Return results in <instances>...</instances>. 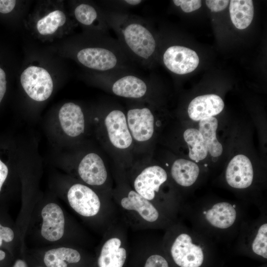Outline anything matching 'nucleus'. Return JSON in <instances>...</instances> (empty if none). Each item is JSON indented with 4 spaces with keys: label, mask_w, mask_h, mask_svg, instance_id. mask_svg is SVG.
<instances>
[{
    "label": "nucleus",
    "mask_w": 267,
    "mask_h": 267,
    "mask_svg": "<svg viewBox=\"0 0 267 267\" xmlns=\"http://www.w3.org/2000/svg\"><path fill=\"white\" fill-rule=\"evenodd\" d=\"M28 219L24 233H31L39 248L59 245L84 248L91 245L87 231L57 202L35 204Z\"/></svg>",
    "instance_id": "nucleus-1"
},
{
    "label": "nucleus",
    "mask_w": 267,
    "mask_h": 267,
    "mask_svg": "<svg viewBox=\"0 0 267 267\" xmlns=\"http://www.w3.org/2000/svg\"><path fill=\"white\" fill-rule=\"evenodd\" d=\"M111 196L119 217L129 228L146 230L166 226L170 222L168 212L137 193L126 179H117Z\"/></svg>",
    "instance_id": "nucleus-2"
},
{
    "label": "nucleus",
    "mask_w": 267,
    "mask_h": 267,
    "mask_svg": "<svg viewBox=\"0 0 267 267\" xmlns=\"http://www.w3.org/2000/svg\"><path fill=\"white\" fill-rule=\"evenodd\" d=\"M66 200L88 226L101 235L120 218L111 195L84 183L71 185L67 190Z\"/></svg>",
    "instance_id": "nucleus-3"
},
{
    "label": "nucleus",
    "mask_w": 267,
    "mask_h": 267,
    "mask_svg": "<svg viewBox=\"0 0 267 267\" xmlns=\"http://www.w3.org/2000/svg\"><path fill=\"white\" fill-rule=\"evenodd\" d=\"M117 32L122 45L134 59L146 64L153 56L156 42L146 24L128 16L106 18Z\"/></svg>",
    "instance_id": "nucleus-4"
},
{
    "label": "nucleus",
    "mask_w": 267,
    "mask_h": 267,
    "mask_svg": "<svg viewBox=\"0 0 267 267\" xmlns=\"http://www.w3.org/2000/svg\"><path fill=\"white\" fill-rule=\"evenodd\" d=\"M170 229L162 244L167 248L174 263L178 267H200L204 260L202 248L193 243L188 233Z\"/></svg>",
    "instance_id": "nucleus-5"
},
{
    "label": "nucleus",
    "mask_w": 267,
    "mask_h": 267,
    "mask_svg": "<svg viewBox=\"0 0 267 267\" xmlns=\"http://www.w3.org/2000/svg\"><path fill=\"white\" fill-rule=\"evenodd\" d=\"M167 179V173L162 167L151 165L134 172L131 176L130 180H127L137 193L165 210L161 205L159 193Z\"/></svg>",
    "instance_id": "nucleus-6"
},
{
    "label": "nucleus",
    "mask_w": 267,
    "mask_h": 267,
    "mask_svg": "<svg viewBox=\"0 0 267 267\" xmlns=\"http://www.w3.org/2000/svg\"><path fill=\"white\" fill-rule=\"evenodd\" d=\"M86 254L84 247L59 245L38 249L32 256L45 267H80Z\"/></svg>",
    "instance_id": "nucleus-7"
},
{
    "label": "nucleus",
    "mask_w": 267,
    "mask_h": 267,
    "mask_svg": "<svg viewBox=\"0 0 267 267\" xmlns=\"http://www.w3.org/2000/svg\"><path fill=\"white\" fill-rule=\"evenodd\" d=\"M78 174L84 184L111 195L110 178L102 158L95 153L87 154L80 162Z\"/></svg>",
    "instance_id": "nucleus-8"
},
{
    "label": "nucleus",
    "mask_w": 267,
    "mask_h": 267,
    "mask_svg": "<svg viewBox=\"0 0 267 267\" xmlns=\"http://www.w3.org/2000/svg\"><path fill=\"white\" fill-rule=\"evenodd\" d=\"M77 58L85 66L101 72L117 69L123 63L121 54L115 48L108 44L80 49L77 53Z\"/></svg>",
    "instance_id": "nucleus-9"
},
{
    "label": "nucleus",
    "mask_w": 267,
    "mask_h": 267,
    "mask_svg": "<svg viewBox=\"0 0 267 267\" xmlns=\"http://www.w3.org/2000/svg\"><path fill=\"white\" fill-rule=\"evenodd\" d=\"M20 81L28 95L32 99L43 101L51 95L53 89L52 78L44 68L31 66L22 73Z\"/></svg>",
    "instance_id": "nucleus-10"
},
{
    "label": "nucleus",
    "mask_w": 267,
    "mask_h": 267,
    "mask_svg": "<svg viewBox=\"0 0 267 267\" xmlns=\"http://www.w3.org/2000/svg\"><path fill=\"white\" fill-rule=\"evenodd\" d=\"M163 60L172 72L183 75L193 71L198 66L199 59L194 50L180 45H173L165 51Z\"/></svg>",
    "instance_id": "nucleus-11"
},
{
    "label": "nucleus",
    "mask_w": 267,
    "mask_h": 267,
    "mask_svg": "<svg viewBox=\"0 0 267 267\" xmlns=\"http://www.w3.org/2000/svg\"><path fill=\"white\" fill-rule=\"evenodd\" d=\"M108 138L111 143L119 149H126L132 145L133 141L129 129L127 118L121 110H111L104 120Z\"/></svg>",
    "instance_id": "nucleus-12"
},
{
    "label": "nucleus",
    "mask_w": 267,
    "mask_h": 267,
    "mask_svg": "<svg viewBox=\"0 0 267 267\" xmlns=\"http://www.w3.org/2000/svg\"><path fill=\"white\" fill-rule=\"evenodd\" d=\"M126 118L133 139L145 142L152 137L154 131V118L149 108L144 107L130 109Z\"/></svg>",
    "instance_id": "nucleus-13"
},
{
    "label": "nucleus",
    "mask_w": 267,
    "mask_h": 267,
    "mask_svg": "<svg viewBox=\"0 0 267 267\" xmlns=\"http://www.w3.org/2000/svg\"><path fill=\"white\" fill-rule=\"evenodd\" d=\"M22 233L10 217L7 210L0 208V249L8 251L15 257L22 254Z\"/></svg>",
    "instance_id": "nucleus-14"
},
{
    "label": "nucleus",
    "mask_w": 267,
    "mask_h": 267,
    "mask_svg": "<svg viewBox=\"0 0 267 267\" xmlns=\"http://www.w3.org/2000/svg\"><path fill=\"white\" fill-rule=\"evenodd\" d=\"M253 169L249 159L242 154L234 156L229 162L225 173L227 183L235 188L243 189L251 185Z\"/></svg>",
    "instance_id": "nucleus-15"
},
{
    "label": "nucleus",
    "mask_w": 267,
    "mask_h": 267,
    "mask_svg": "<svg viewBox=\"0 0 267 267\" xmlns=\"http://www.w3.org/2000/svg\"><path fill=\"white\" fill-rule=\"evenodd\" d=\"M224 102L218 95L209 94L197 96L189 103L188 115L194 121H201L220 113L224 108Z\"/></svg>",
    "instance_id": "nucleus-16"
},
{
    "label": "nucleus",
    "mask_w": 267,
    "mask_h": 267,
    "mask_svg": "<svg viewBox=\"0 0 267 267\" xmlns=\"http://www.w3.org/2000/svg\"><path fill=\"white\" fill-rule=\"evenodd\" d=\"M58 117L64 133L76 137L84 132L85 118L81 107L72 102L64 104L60 108Z\"/></svg>",
    "instance_id": "nucleus-17"
},
{
    "label": "nucleus",
    "mask_w": 267,
    "mask_h": 267,
    "mask_svg": "<svg viewBox=\"0 0 267 267\" xmlns=\"http://www.w3.org/2000/svg\"><path fill=\"white\" fill-rule=\"evenodd\" d=\"M147 89L146 82L133 75L121 76L111 86L112 91L115 95L134 99L144 97L146 94Z\"/></svg>",
    "instance_id": "nucleus-18"
},
{
    "label": "nucleus",
    "mask_w": 267,
    "mask_h": 267,
    "mask_svg": "<svg viewBox=\"0 0 267 267\" xmlns=\"http://www.w3.org/2000/svg\"><path fill=\"white\" fill-rule=\"evenodd\" d=\"M206 221L214 227L226 229L234 223L237 212L234 206L226 202L214 204L211 208L203 212Z\"/></svg>",
    "instance_id": "nucleus-19"
},
{
    "label": "nucleus",
    "mask_w": 267,
    "mask_h": 267,
    "mask_svg": "<svg viewBox=\"0 0 267 267\" xmlns=\"http://www.w3.org/2000/svg\"><path fill=\"white\" fill-rule=\"evenodd\" d=\"M171 174L173 179L178 185L187 187L196 180L199 174L198 165L191 161L178 159L173 164Z\"/></svg>",
    "instance_id": "nucleus-20"
},
{
    "label": "nucleus",
    "mask_w": 267,
    "mask_h": 267,
    "mask_svg": "<svg viewBox=\"0 0 267 267\" xmlns=\"http://www.w3.org/2000/svg\"><path fill=\"white\" fill-rule=\"evenodd\" d=\"M229 2L230 16L232 23L240 30L248 27L254 16L253 1L231 0Z\"/></svg>",
    "instance_id": "nucleus-21"
},
{
    "label": "nucleus",
    "mask_w": 267,
    "mask_h": 267,
    "mask_svg": "<svg viewBox=\"0 0 267 267\" xmlns=\"http://www.w3.org/2000/svg\"><path fill=\"white\" fill-rule=\"evenodd\" d=\"M199 131L206 144L208 152L213 157H218L222 152V146L216 137V131L218 126L217 119L210 117L199 122Z\"/></svg>",
    "instance_id": "nucleus-22"
},
{
    "label": "nucleus",
    "mask_w": 267,
    "mask_h": 267,
    "mask_svg": "<svg viewBox=\"0 0 267 267\" xmlns=\"http://www.w3.org/2000/svg\"><path fill=\"white\" fill-rule=\"evenodd\" d=\"M183 137L188 144L189 156L191 160L198 162L206 157L208 149L199 130L188 129L184 132Z\"/></svg>",
    "instance_id": "nucleus-23"
},
{
    "label": "nucleus",
    "mask_w": 267,
    "mask_h": 267,
    "mask_svg": "<svg viewBox=\"0 0 267 267\" xmlns=\"http://www.w3.org/2000/svg\"><path fill=\"white\" fill-rule=\"evenodd\" d=\"M139 237L145 255L142 267H170L166 258L155 251L156 241L146 235Z\"/></svg>",
    "instance_id": "nucleus-24"
},
{
    "label": "nucleus",
    "mask_w": 267,
    "mask_h": 267,
    "mask_svg": "<svg viewBox=\"0 0 267 267\" xmlns=\"http://www.w3.org/2000/svg\"><path fill=\"white\" fill-rule=\"evenodd\" d=\"M65 13L60 10L52 11L39 19L37 23V29L42 35H49L54 33L66 22Z\"/></svg>",
    "instance_id": "nucleus-25"
},
{
    "label": "nucleus",
    "mask_w": 267,
    "mask_h": 267,
    "mask_svg": "<svg viewBox=\"0 0 267 267\" xmlns=\"http://www.w3.org/2000/svg\"><path fill=\"white\" fill-rule=\"evenodd\" d=\"M74 15L79 22L85 26L92 25L95 22L100 23L97 10L89 4L81 3L77 6L74 10Z\"/></svg>",
    "instance_id": "nucleus-26"
},
{
    "label": "nucleus",
    "mask_w": 267,
    "mask_h": 267,
    "mask_svg": "<svg viewBox=\"0 0 267 267\" xmlns=\"http://www.w3.org/2000/svg\"><path fill=\"white\" fill-rule=\"evenodd\" d=\"M254 253L265 259L267 258V224H262L258 228L252 243Z\"/></svg>",
    "instance_id": "nucleus-27"
},
{
    "label": "nucleus",
    "mask_w": 267,
    "mask_h": 267,
    "mask_svg": "<svg viewBox=\"0 0 267 267\" xmlns=\"http://www.w3.org/2000/svg\"><path fill=\"white\" fill-rule=\"evenodd\" d=\"M174 3L177 6H180L185 12H191L199 9L201 6L200 0H174Z\"/></svg>",
    "instance_id": "nucleus-28"
},
{
    "label": "nucleus",
    "mask_w": 267,
    "mask_h": 267,
    "mask_svg": "<svg viewBox=\"0 0 267 267\" xmlns=\"http://www.w3.org/2000/svg\"><path fill=\"white\" fill-rule=\"evenodd\" d=\"M206 4L213 12H219L224 10L229 3L228 0H207Z\"/></svg>",
    "instance_id": "nucleus-29"
},
{
    "label": "nucleus",
    "mask_w": 267,
    "mask_h": 267,
    "mask_svg": "<svg viewBox=\"0 0 267 267\" xmlns=\"http://www.w3.org/2000/svg\"><path fill=\"white\" fill-rule=\"evenodd\" d=\"M15 257L8 251L0 249V267H10Z\"/></svg>",
    "instance_id": "nucleus-30"
},
{
    "label": "nucleus",
    "mask_w": 267,
    "mask_h": 267,
    "mask_svg": "<svg viewBox=\"0 0 267 267\" xmlns=\"http://www.w3.org/2000/svg\"><path fill=\"white\" fill-rule=\"evenodd\" d=\"M8 173L9 171L7 166L0 159V194L2 192V188L7 180ZM0 205L1 208L4 209L2 207L0 201Z\"/></svg>",
    "instance_id": "nucleus-31"
},
{
    "label": "nucleus",
    "mask_w": 267,
    "mask_h": 267,
    "mask_svg": "<svg viewBox=\"0 0 267 267\" xmlns=\"http://www.w3.org/2000/svg\"><path fill=\"white\" fill-rule=\"evenodd\" d=\"M15 4L16 1L14 0H0V12L3 14L10 12Z\"/></svg>",
    "instance_id": "nucleus-32"
},
{
    "label": "nucleus",
    "mask_w": 267,
    "mask_h": 267,
    "mask_svg": "<svg viewBox=\"0 0 267 267\" xmlns=\"http://www.w3.org/2000/svg\"><path fill=\"white\" fill-rule=\"evenodd\" d=\"M6 89V75L4 71L0 68V103L2 100Z\"/></svg>",
    "instance_id": "nucleus-33"
},
{
    "label": "nucleus",
    "mask_w": 267,
    "mask_h": 267,
    "mask_svg": "<svg viewBox=\"0 0 267 267\" xmlns=\"http://www.w3.org/2000/svg\"><path fill=\"white\" fill-rule=\"evenodd\" d=\"M10 267H29L26 256L23 253L15 257Z\"/></svg>",
    "instance_id": "nucleus-34"
},
{
    "label": "nucleus",
    "mask_w": 267,
    "mask_h": 267,
    "mask_svg": "<svg viewBox=\"0 0 267 267\" xmlns=\"http://www.w3.org/2000/svg\"><path fill=\"white\" fill-rule=\"evenodd\" d=\"M29 267H45L32 256H25Z\"/></svg>",
    "instance_id": "nucleus-35"
},
{
    "label": "nucleus",
    "mask_w": 267,
    "mask_h": 267,
    "mask_svg": "<svg viewBox=\"0 0 267 267\" xmlns=\"http://www.w3.org/2000/svg\"><path fill=\"white\" fill-rule=\"evenodd\" d=\"M122 1L129 5L135 6L138 5L142 1L141 0H126Z\"/></svg>",
    "instance_id": "nucleus-36"
}]
</instances>
